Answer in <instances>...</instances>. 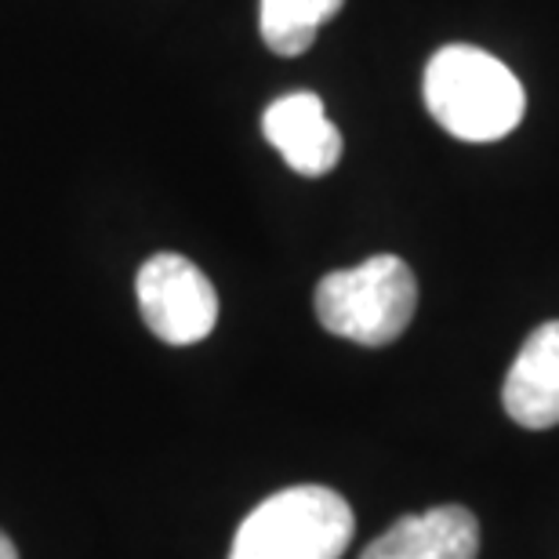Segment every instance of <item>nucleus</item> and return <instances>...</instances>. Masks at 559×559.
<instances>
[{
    "mask_svg": "<svg viewBox=\"0 0 559 559\" xmlns=\"http://www.w3.org/2000/svg\"><path fill=\"white\" fill-rule=\"evenodd\" d=\"M425 106L447 135L498 142L512 135L527 109V92L506 62L473 44H447L425 66Z\"/></svg>",
    "mask_w": 559,
    "mask_h": 559,
    "instance_id": "obj_1",
    "label": "nucleus"
},
{
    "mask_svg": "<svg viewBox=\"0 0 559 559\" xmlns=\"http://www.w3.org/2000/svg\"><path fill=\"white\" fill-rule=\"evenodd\" d=\"M479 523L465 506H436L404 516L360 559H476Z\"/></svg>",
    "mask_w": 559,
    "mask_h": 559,
    "instance_id": "obj_6",
    "label": "nucleus"
},
{
    "mask_svg": "<svg viewBox=\"0 0 559 559\" xmlns=\"http://www.w3.org/2000/svg\"><path fill=\"white\" fill-rule=\"evenodd\" d=\"M0 559H19L15 545H11V538H8L4 531H0Z\"/></svg>",
    "mask_w": 559,
    "mask_h": 559,
    "instance_id": "obj_9",
    "label": "nucleus"
},
{
    "mask_svg": "<svg viewBox=\"0 0 559 559\" xmlns=\"http://www.w3.org/2000/svg\"><path fill=\"white\" fill-rule=\"evenodd\" d=\"M353 527V509L338 490L287 487L240 523L229 559H342Z\"/></svg>",
    "mask_w": 559,
    "mask_h": 559,
    "instance_id": "obj_2",
    "label": "nucleus"
},
{
    "mask_svg": "<svg viewBox=\"0 0 559 559\" xmlns=\"http://www.w3.org/2000/svg\"><path fill=\"white\" fill-rule=\"evenodd\" d=\"M418 280L396 254H374L356 270L328 273L317 284V317L331 334L382 349L411 328Z\"/></svg>",
    "mask_w": 559,
    "mask_h": 559,
    "instance_id": "obj_3",
    "label": "nucleus"
},
{
    "mask_svg": "<svg viewBox=\"0 0 559 559\" xmlns=\"http://www.w3.org/2000/svg\"><path fill=\"white\" fill-rule=\"evenodd\" d=\"M509 418L523 429H556L559 425V320L542 323L523 342L516 364L509 367L501 389Z\"/></svg>",
    "mask_w": 559,
    "mask_h": 559,
    "instance_id": "obj_7",
    "label": "nucleus"
},
{
    "mask_svg": "<svg viewBox=\"0 0 559 559\" xmlns=\"http://www.w3.org/2000/svg\"><path fill=\"white\" fill-rule=\"evenodd\" d=\"M345 0H262L259 8V26L262 40L270 44V51L295 59V55L309 51L317 40L320 26L342 11Z\"/></svg>",
    "mask_w": 559,
    "mask_h": 559,
    "instance_id": "obj_8",
    "label": "nucleus"
},
{
    "mask_svg": "<svg viewBox=\"0 0 559 559\" xmlns=\"http://www.w3.org/2000/svg\"><path fill=\"white\" fill-rule=\"evenodd\" d=\"M262 131L273 150L284 156L298 175L320 178L342 160V131L328 120L320 95L290 92L265 109Z\"/></svg>",
    "mask_w": 559,
    "mask_h": 559,
    "instance_id": "obj_5",
    "label": "nucleus"
},
{
    "mask_svg": "<svg viewBox=\"0 0 559 559\" xmlns=\"http://www.w3.org/2000/svg\"><path fill=\"white\" fill-rule=\"evenodd\" d=\"M135 290L142 317L160 342L197 345L215 331L218 295L211 280L182 254L164 251L142 262Z\"/></svg>",
    "mask_w": 559,
    "mask_h": 559,
    "instance_id": "obj_4",
    "label": "nucleus"
}]
</instances>
